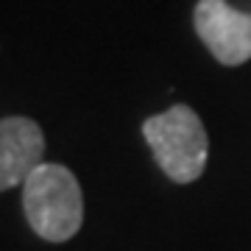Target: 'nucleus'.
I'll return each mask as SVG.
<instances>
[{
    "instance_id": "nucleus-4",
    "label": "nucleus",
    "mask_w": 251,
    "mask_h": 251,
    "mask_svg": "<svg viewBox=\"0 0 251 251\" xmlns=\"http://www.w3.org/2000/svg\"><path fill=\"white\" fill-rule=\"evenodd\" d=\"M45 162V134L36 120L6 115L0 120V190L9 193Z\"/></svg>"
},
{
    "instance_id": "nucleus-1",
    "label": "nucleus",
    "mask_w": 251,
    "mask_h": 251,
    "mask_svg": "<svg viewBox=\"0 0 251 251\" xmlns=\"http://www.w3.org/2000/svg\"><path fill=\"white\" fill-rule=\"evenodd\" d=\"M25 221L48 243H67L84 224L81 184L70 168L42 162L23 184Z\"/></svg>"
},
{
    "instance_id": "nucleus-3",
    "label": "nucleus",
    "mask_w": 251,
    "mask_h": 251,
    "mask_svg": "<svg viewBox=\"0 0 251 251\" xmlns=\"http://www.w3.org/2000/svg\"><path fill=\"white\" fill-rule=\"evenodd\" d=\"M193 28L218 64L240 67L251 59V14L229 6V0H198Z\"/></svg>"
},
{
    "instance_id": "nucleus-2",
    "label": "nucleus",
    "mask_w": 251,
    "mask_h": 251,
    "mask_svg": "<svg viewBox=\"0 0 251 251\" xmlns=\"http://www.w3.org/2000/svg\"><path fill=\"white\" fill-rule=\"evenodd\" d=\"M143 137L153 151L159 171L171 181L190 184L201 179L209 156V137L196 109H190L187 103H176L148 117L143 123Z\"/></svg>"
}]
</instances>
